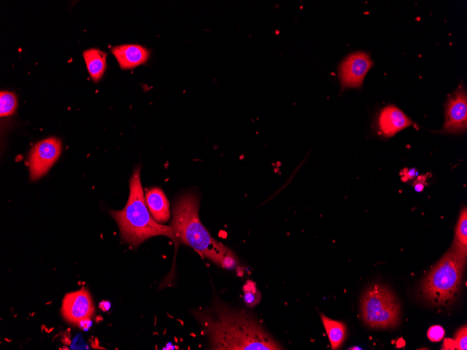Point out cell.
<instances>
[{"instance_id": "obj_16", "label": "cell", "mask_w": 467, "mask_h": 350, "mask_svg": "<svg viewBox=\"0 0 467 350\" xmlns=\"http://www.w3.org/2000/svg\"><path fill=\"white\" fill-rule=\"evenodd\" d=\"M467 210L464 208L456 228L455 240L464 246L467 245Z\"/></svg>"}, {"instance_id": "obj_2", "label": "cell", "mask_w": 467, "mask_h": 350, "mask_svg": "<svg viewBox=\"0 0 467 350\" xmlns=\"http://www.w3.org/2000/svg\"><path fill=\"white\" fill-rule=\"evenodd\" d=\"M199 208V198L194 192L182 194L174 202L171 226L178 241L218 265L236 268L238 261L235 254L212 237L200 220Z\"/></svg>"}, {"instance_id": "obj_12", "label": "cell", "mask_w": 467, "mask_h": 350, "mask_svg": "<svg viewBox=\"0 0 467 350\" xmlns=\"http://www.w3.org/2000/svg\"><path fill=\"white\" fill-rule=\"evenodd\" d=\"M145 201L152 218L157 223H165L171 217L169 202L159 187H152L145 195Z\"/></svg>"}, {"instance_id": "obj_11", "label": "cell", "mask_w": 467, "mask_h": 350, "mask_svg": "<svg viewBox=\"0 0 467 350\" xmlns=\"http://www.w3.org/2000/svg\"><path fill=\"white\" fill-rule=\"evenodd\" d=\"M112 53L122 69H131L144 64L149 57V51L138 45H122L114 47Z\"/></svg>"}, {"instance_id": "obj_4", "label": "cell", "mask_w": 467, "mask_h": 350, "mask_svg": "<svg viewBox=\"0 0 467 350\" xmlns=\"http://www.w3.org/2000/svg\"><path fill=\"white\" fill-rule=\"evenodd\" d=\"M466 256V246L456 240L450 249L424 280L422 293L430 303L450 305L457 296Z\"/></svg>"}, {"instance_id": "obj_13", "label": "cell", "mask_w": 467, "mask_h": 350, "mask_svg": "<svg viewBox=\"0 0 467 350\" xmlns=\"http://www.w3.org/2000/svg\"><path fill=\"white\" fill-rule=\"evenodd\" d=\"M83 57L92 79L97 82L106 68V54L97 48H90L83 52Z\"/></svg>"}, {"instance_id": "obj_9", "label": "cell", "mask_w": 467, "mask_h": 350, "mask_svg": "<svg viewBox=\"0 0 467 350\" xmlns=\"http://www.w3.org/2000/svg\"><path fill=\"white\" fill-rule=\"evenodd\" d=\"M94 307L90 294L85 289L67 293L63 300L62 314L69 323L75 325L90 319Z\"/></svg>"}, {"instance_id": "obj_3", "label": "cell", "mask_w": 467, "mask_h": 350, "mask_svg": "<svg viewBox=\"0 0 467 350\" xmlns=\"http://www.w3.org/2000/svg\"><path fill=\"white\" fill-rule=\"evenodd\" d=\"M141 166H136L129 180V196L122 210H110L115 220L123 242L136 247L143 241L153 236L164 235L178 246L171 226L157 223L151 216L146 205L141 182Z\"/></svg>"}, {"instance_id": "obj_20", "label": "cell", "mask_w": 467, "mask_h": 350, "mask_svg": "<svg viewBox=\"0 0 467 350\" xmlns=\"http://www.w3.org/2000/svg\"><path fill=\"white\" fill-rule=\"evenodd\" d=\"M412 185L417 192L422 191L424 187L428 185L426 175L417 176V179L412 182Z\"/></svg>"}, {"instance_id": "obj_17", "label": "cell", "mask_w": 467, "mask_h": 350, "mask_svg": "<svg viewBox=\"0 0 467 350\" xmlns=\"http://www.w3.org/2000/svg\"><path fill=\"white\" fill-rule=\"evenodd\" d=\"M244 301L248 307H254L261 300V293L255 287L254 283L248 281L243 287Z\"/></svg>"}, {"instance_id": "obj_7", "label": "cell", "mask_w": 467, "mask_h": 350, "mask_svg": "<svg viewBox=\"0 0 467 350\" xmlns=\"http://www.w3.org/2000/svg\"><path fill=\"white\" fill-rule=\"evenodd\" d=\"M467 127V95L462 83L449 96L441 133H463Z\"/></svg>"}, {"instance_id": "obj_6", "label": "cell", "mask_w": 467, "mask_h": 350, "mask_svg": "<svg viewBox=\"0 0 467 350\" xmlns=\"http://www.w3.org/2000/svg\"><path fill=\"white\" fill-rule=\"evenodd\" d=\"M62 151L61 141L55 137L36 143L29 153L30 179L35 181L45 175L58 159Z\"/></svg>"}, {"instance_id": "obj_1", "label": "cell", "mask_w": 467, "mask_h": 350, "mask_svg": "<svg viewBox=\"0 0 467 350\" xmlns=\"http://www.w3.org/2000/svg\"><path fill=\"white\" fill-rule=\"evenodd\" d=\"M213 295L210 307L192 311L208 340L210 349H283L255 316L231 308L215 292Z\"/></svg>"}, {"instance_id": "obj_19", "label": "cell", "mask_w": 467, "mask_h": 350, "mask_svg": "<svg viewBox=\"0 0 467 350\" xmlns=\"http://www.w3.org/2000/svg\"><path fill=\"white\" fill-rule=\"evenodd\" d=\"M445 335L444 329L440 326H433L428 330V337L433 342L440 341Z\"/></svg>"}, {"instance_id": "obj_10", "label": "cell", "mask_w": 467, "mask_h": 350, "mask_svg": "<svg viewBox=\"0 0 467 350\" xmlns=\"http://www.w3.org/2000/svg\"><path fill=\"white\" fill-rule=\"evenodd\" d=\"M412 124L410 119L395 105L382 108L378 117L379 130L385 137H391Z\"/></svg>"}, {"instance_id": "obj_8", "label": "cell", "mask_w": 467, "mask_h": 350, "mask_svg": "<svg viewBox=\"0 0 467 350\" xmlns=\"http://www.w3.org/2000/svg\"><path fill=\"white\" fill-rule=\"evenodd\" d=\"M372 66L373 61L366 52H358L347 56L339 67V78L342 87H361L365 75Z\"/></svg>"}, {"instance_id": "obj_15", "label": "cell", "mask_w": 467, "mask_h": 350, "mask_svg": "<svg viewBox=\"0 0 467 350\" xmlns=\"http://www.w3.org/2000/svg\"><path fill=\"white\" fill-rule=\"evenodd\" d=\"M17 97L14 93L1 91L0 94V115L8 116L13 114L17 108Z\"/></svg>"}, {"instance_id": "obj_22", "label": "cell", "mask_w": 467, "mask_h": 350, "mask_svg": "<svg viewBox=\"0 0 467 350\" xmlns=\"http://www.w3.org/2000/svg\"><path fill=\"white\" fill-rule=\"evenodd\" d=\"M450 342H448L447 340L445 341L443 349H454L455 348V344L454 340H450Z\"/></svg>"}, {"instance_id": "obj_14", "label": "cell", "mask_w": 467, "mask_h": 350, "mask_svg": "<svg viewBox=\"0 0 467 350\" xmlns=\"http://www.w3.org/2000/svg\"><path fill=\"white\" fill-rule=\"evenodd\" d=\"M322 323L327 333L332 349L339 348L346 337V326L338 321L331 319L321 314Z\"/></svg>"}, {"instance_id": "obj_18", "label": "cell", "mask_w": 467, "mask_h": 350, "mask_svg": "<svg viewBox=\"0 0 467 350\" xmlns=\"http://www.w3.org/2000/svg\"><path fill=\"white\" fill-rule=\"evenodd\" d=\"M454 342L455 344V348L457 349H467V329L466 326L461 327L457 332Z\"/></svg>"}, {"instance_id": "obj_5", "label": "cell", "mask_w": 467, "mask_h": 350, "mask_svg": "<svg viewBox=\"0 0 467 350\" xmlns=\"http://www.w3.org/2000/svg\"><path fill=\"white\" fill-rule=\"evenodd\" d=\"M361 314L364 322L373 328H386L399 321L400 307L394 295L383 286L375 284L364 294Z\"/></svg>"}, {"instance_id": "obj_21", "label": "cell", "mask_w": 467, "mask_h": 350, "mask_svg": "<svg viewBox=\"0 0 467 350\" xmlns=\"http://www.w3.org/2000/svg\"><path fill=\"white\" fill-rule=\"evenodd\" d=\"M418 173L415 168L408 169L404 168L401 171V180L403 182H406L409 180H412L415 177H417Z\"/></svg>"}]
</instances>
